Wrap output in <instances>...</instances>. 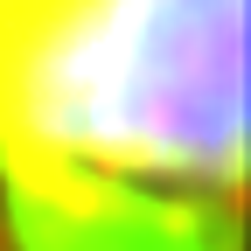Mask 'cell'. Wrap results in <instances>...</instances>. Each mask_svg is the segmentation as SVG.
<instances>
[{
  "label": "cell",
  "instance_id": "6da1fadb",
  "mask_svg": "<svg viewBox=\"0 0 251 251\" xmlns=\"http://www.w3.org/2000/svg\"><path fill=\"white\" fill-rule=\"evenodd\" d=\"M0 251H244V0H0Z\"/></svg>",
  "mask_w": 251,
  "mask_h": 251
}]
</instances>
